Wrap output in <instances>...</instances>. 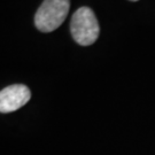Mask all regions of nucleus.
Segmentation results:
<instances>
[{
  "label": "nucleus",
  "instance_id": "1",
  "mask_svg": "<svg viewBox=\"0 0 155 155\" xmlns=\"http://www.w3.org/2000/svg\"><path fill=\"white\" fill-rule=\"evenodd\" d=\"M70 31L74 40L81 46H90L95 43L100 27L93 11L89 7L78 8L71 17Z\"/></svg>",
  "mask_w": 155,
  "mask_h": 155
},
{
  "label": "nucleus",
  "instance_id": "2",
  "mask_svg": "<svg viewBox=\"0 0 155 155\" xmlns=\"http://www.w3.org/2000/svg\"><path fill=\"white\" fill-rule=\"evenodd\" d=\"M70 0H44L35 16V24L41 32H52L64 22Z\"/></svg>",
  "mask_w": 155,
  "mask_h": 155
},
{
  "label": "nucleus",
  "instance_id": "3",
  "mask_svg": "<svg viewBox=\"0 0 155 155\" xmlns=\"http://www.w3.org/2000/svg\"><path fill=\"white\" fill-rule=\"evenodd\" d=\"M31 98L28 86L14 84L0 91V113H12L25 105Z\"/></svg>",
  "mask_w": 155,
  "mask_h": 155
},
{
  "label": "nucleus",
  "instance_id": "4",
  "mask_svg": "<svg viewBox=\"0 0 155 155\" xmlns=\"http://www.w3.org/2000/svg\"><path fill=\"white\" fill-rule=\"evenodd\" d=\"M131 1H138V0H131Z\"/></svg>",
  "mask_w": 155,
  "mask_h": 155
}]
</instances>
